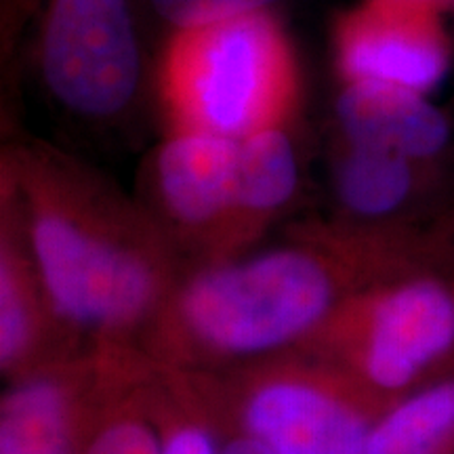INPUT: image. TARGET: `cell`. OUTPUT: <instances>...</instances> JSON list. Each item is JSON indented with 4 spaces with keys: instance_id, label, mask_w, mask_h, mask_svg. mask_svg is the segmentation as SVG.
<instances>
[{
    "instance_id": "9",
    "label": "cell",
    "mask_w": 454,
    "mask_h": 454,
    "mask_svg": "<svg viewBox=\"0 0 454 454\" xmlns=\"http://www.w3.org/2000/svg\"><path fill=\"white\" fill-rule=\"evenodd\" d=\"M325 215L362 230L454 238V162H423L334 139Z\"/></svg>"
},
{
    "instance_id": "1",
    "label": "cell",
    "mask_w": 454,
    "mask_h": 454,
    "mask_svg": "<svg viewBox=\"0 0 454 454\" xmlns=\"http://www.w3.org/2000/svg\"><path fill=\"white\" fill-rule=\"evenodd\" d=\"M454 261V238L362 230L311 215L280 242L187 270L139 349L156 368L219 372L309 348L362 288Z\"/></svg>"
},
{
    "instance_id": "17",
    "label": "cell",
    "mask_w": 454,
    "mask_h": 454,
    "mask_svg": "<svg viewBox=\"0 0 454 454\" xmlns=\"http://www.w3.org/2000/svg\"><path fill=\"white\" fill-rule=\"evenodd\" d=\"M44 0H0V64L7 72L13 64L24 32L36 21Z\"/></svg>"
},
{
    "instance_id": "8",
    "label": "cell",
    "mask_w": 454,
    "mask_h": 454,
    "mask_svg": "<svg viewBox=\"0 0 454 454\" xmlns=\"http://www.w3.org/2000/svg\"><path fill=\"white\" fill-rule=\"evenodd\" d=\"M36 57L57 104L87 121L129 112L144 84V49L130 0H44Z\"/></svg>"
},
{
    "instance_id": "19",
    "label": "cell",
    "mask_w": 454,
    "mask_h": 454,
    "mask_svg": "<svg viewBox=\"0 0 454 454\" xmlns=\"http://www.w3.org/2000/svg\"><path fill=\"white\" fill-rule=\"evenodd\" d=\"M395 3H406V4H417V7L434 9L440 13H452L454 11V0H395Z\"/></svg>"
},
{
    "instance_id": "12",
    "label": "cell",
    "mask_w": 454,
    "mask_h": 454,
    "mask_svg": "<svg viewBox=\"0 0 454 454\" xmlns=\"http://www.w3.org/2000/svg\"><path fill=\"white\" fill-rule=\"evenodd\" d=\"M334 139L423 162H454V116L431 95L381 82H340Z\"/></svg>"
},
{
    "instance_id": "20",
    "label": "cell",
    "mask_w": 454,
    "mask_h": 454,
    "mask_svg": "<svg viewBox=\"0 0 454 454\" xmlns=\"http://www.w3.org/2000/svg\"><path fill=\"white\" fill-rule=\"evenodd\" d=\"M452 13H454V11H452Z\"/></svg>"
},
{
    "instance_id": "2",
    "label": "cell",
    "mask_w": 454,
    "mask_h": 454,
    "mask_svg": "<svg viewBox=\"0 0 454 454\" xmlns=\"http://www.w3.org/2000/svg\"><path fill=\"white\" fill-rule=\"evenodd\" d=\"M0 192L66 325L89 345L139 349L187 271L139 198L32 137L0 152Z\"/></svg>"
},
{
    "instance_id": "18",
    "label": "cell",
    "mask_w": 454,
    "mask_h": 454,
    "mask_svg": "<svg viewBox=\"0 0 454 454\" xmlns=\"http://www.w3.org/2000/svg\"><path fill=\"white\" fill-rule=\"evenodd\" d=\"M211 421L215 427H217L221 454H271L268 448H263L259 442H254L253 438H248V435L240 434V431L225 427V425L217 423L215 419H211Z\"/></svg>"
},
{
    "instance_id": "5",
    "label": "cell",
    "mask_w": 454,
    "mask_h": 454,
    "mask_svg": "<svg viewBox=\"0 0 454 454\" xmlns=\"http://www.w3.org/2000/svg\"><path fill=\"white\" fill-rule=\"evenodd\" d=\"M305 349L333 362L379 408L452 372L454 261L351 294Z\"/></svg>"
},
{
    "instance_id": "16",
    "label": "cell",
    "mask_w": 454,
    "mask_h": 454,
    "mask_svg": "<svg viewBox=\"0 0 454 454\" xmlns=\"http://www.w3.org/2000/svg\"><path fill=\"white\" fill-rule=\"evenodd\" d=\"M276 3L280 0H150L154 13L173 30L271 11Z\"/></svg>"
},
{
    "instance_id": "3",
    "label": "cell",
    "mask_w": 454,
    "mask_h": 454,
    "mask_svg": "<svg viewBox=\"0 0 454 454\" xmlns=\"http://www.w3.org/2000/svg\"><path fill=\"white\" fill-rule=\"evenodd\" d=\"M168 129L244 139L291 129L303 98L297 49L274 11L173 30L156 66Z\"/></svg>"
},
{
    "instance_id": "15",
    "label": "cell",
    "mask_w": 454,
    "mask_h": 454,
    "mask_svg": "<svg viewBox=\"0 0 454 454\" xmlns=\"http://www.w3.org/2000/svg\"><path fill=\"white\" fill-rule=\"evenodd\" d=\"M150 372L112 408L87 454H160L158 431L145 400Z\"/></svg>"
},
{
    "instance_id": "6",
    "label": "cell",
    "mask_w": 454,
    "mask_h": 454,
    "mask_svg": "<svg viewBox=\"0 0 454 454\" xmlns=\"http://www.w3.org/2000/svg\"><path fill=\"white\" fill-rule=\"evenodd\" d=\"M135 196L187 270L254 248L242 215L238 139L168 129L141 167Z\"/></svg>"
},
{
    "instance_id": "7",
    "label": "cell",
    "mask_w": 454,
    "mask_h": 454,
    "mask_svg": "<svg viewBox=\"0 0 454 454\" xmlns=\"http://www.w3.org/2000/svg\"><path fill=\"white\" fill-rule=\"evenodd\" d=\"M150 371L137 348L89 345L4 381L0 454H87L112 408Z\"/></svg>"
},
{
    "instance_id": "4",
    "label": "cell",
    "mask_w": 454,
    "mask_h": 454,
    "mask_svg": "<svg viewBox=\"0 0 454 454\" xmlns=\"http://www.w3.org/2000/svg\"><path fill=\"white\" fill-rule=\"evenodd\" d=\"M215 421L271 454H366L381 408L333 362L297 349L219 372H177Z\"/></svg>"
},
{
    "instance_id": "14",
    "label": "cell",
    "mask_w": 454,
    "mask_h": 454,
    "mask_svg": "<svg viewBox=\"0 0 454 454\" xmlns=\"http://www.w3.org/2000/svg\"><path fill=\"white\" fill-rule=\"evenodd\" d=\"M145 400L160 454H221L217 427L181 374L152 364Z\"/></svg>"
},
{
    "instance_id": "11",
    "label": "cell",
    "mask_w": 454,
    "mask_h": 454,
    "mask_svg": "<svg viewBox=\"0 0 454 454\" xmlns=\"http://www.w3.org/2000/svg\"><path fill=\"white\" fill-rule=\"evenodd\" d=\"M55 308L20 217L0 192V377L4 381L87 349Z\"/></svg>"
},
{
    "instance_id": "13",
    "label": "cell",
    "mask_w": 454,
    "mask_h": 454,
    "mask_svg": "<svg viewBox=\"0 0 454 454\" xmlns=\"http://www.w3.org/2000/svg\"><path fill=\"white\" fill-rule=\"evenodd\" d=\"M366 454H454V371L381 408Z\"/></svg>"
},
{
    "instance_id": "10",
    "label": "cell",
    "mask_w": 454,
    "mask_h": 454,
    "mask_svg": "<svg viewBox=\"0 0 454 454\" xmlns=\"http://www.w3.org/2000/svg\"><path fill=\"white\" fill-rule=\"evenodd\" d=\"M444 13L395 0H360L331 26L340 82H381L431 95L454 66Z\"/></svg>"
}]
</instances>
